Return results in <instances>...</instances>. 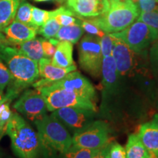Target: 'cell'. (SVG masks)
<instances>
[{"label": "cell", "mask_w": 158, "mask_h": 158, "mask_svg": "<svg viewBox=\"0 0 158 158\" xmlns=\"http://www.w3.org/2000/svg\"><path fill=\"white\" fill-rule=\"evenodd\" d=\"M114 37L110 34H105L102 37H100V45L101 48L102 58L111 56L114 48Z\"/></svg>", "instance_id": "29"}, {"label": "cell", "mask_w": 158, "mask_h": 158, "mask_svg": "<svg viewBox=\"0 0 158 158\" xmlns=\"http://www.w3.org/2000/svg\"><path fill=\"white\" fill-rule=\"evenodd\" d=\"M114 39L112 56L115 62L118 76L120 78L131 77L141 66L139 64V54L132 51L120 40L116 37H114Z\"/></svg>", "instance_id": "10"}, {"label": "cell", "mask_w": 158, "mask_h": 158, "mask_svg": "<svg viewBox=\"0 0 158 158\" xmlns=\"http://www.w3.org/2000/svg\"><path fill=\"white\" fill-rule=\"evenodd\" d=\"M100 149H89L78 148L72 146L70 149L64 154V158H93Z\"/></svg>", "instance_id": "27"}, {"label": "cell", "mask_w": 158, "mask_h": 158, "mask_svg": "<svg viewBox=\"0 0 158 158\" xmlns=\"http://www.w3.org/2000/svg\"><path fill=\"white\" fill-rule=\"evenodd\" d=\"M21 0H0V31L14 21Z\"/></svg>", "instance_id": "20"}, {"label": "cell", "mask_w": 158, "mask_h": 158, "mask_svg": "<svg viewBox=\"0 0 158 158\" xmlns=\"http://www.w3.org/2000/svg\"><path fill=\"white\" fill-rule=\"evenodd\" d=\"M81 21L80 26L81 28L84 29V31L88 33V35H94L98 37H102L103 35L106 34L103 31H102L98 26L94 24L91 20H82Z\"/></svg>", "instance_id": "30"}, {"label": "cell", "mask_w": 158, "mask_h": 158, "mask_svg": "<svg viewBox=\"0 0 158 158\" xmlns=\"http://www.w3.org/2000/svg\"><path fill=\"white\" fill-rule=\"evenodd\" d=\"M152 122V123L158 128V114H156L154 116L153 120Z\"/></svg>", "instance_id": "41"}, {"label": "cell", "mask_w": 158, "mask_h": 158, "mask_svg": "<svg viewBox=\"0 0 158 158\" xmlns=\"http://www.w3.org/2000/svg\"><path fill=\"white\" fill-rule=\"evenodd\" d=\"M38 68L40 76L42 77V78L32 84L35 88L48 86L52 83L62 79L70 72L76 70V64L67 68H59L52 64L51 59L45 57H43L39 60Z\"/></svg>", "instance_id": "13"}, {"label": "cell", "mask_w": 158, "mask_h": 158, "mask_svg": "<svg viewBox=\"0 0 158 158\" xmlns=\"http://www.w3.org/2000/svg\"><path fill=\"white\" fill-rule=\"evenodd\" d=\"M41 44H42L44 57L48 59H52L55 53V51H56V45L51 43L48 39L45 38H41Z\"/></svg>", "instance_id": "36"}, {"label": "cell", "mask_w": 158, "mask_h": 158, "mask_svg": "<svg viewBox=\"0 0 158 158\" xmlns=\"http://www.w3.org/2000/svg\"><path fill=\"white\" fill-rule=\"evenodd\" d=\"M0 59L5 62L13 78L5 94L7 101L10 102L23 89L37 81L40 77L38 62L10 45L0 50Z\"/></svg>", "instance_id": "1"}, {"label": "cell", "mask_w": 158, "mask_h": 158, "mask_svg": "<svg viewBox=\"0 0 158 158\" xmlns=\"http://www.w3.org/2000/svg\"><path fill=\"white\" fill-rule=\"evenodd\" d=\"M5 133L10 139L11 148L19 158H38L43 151L37 132L18 113L7 122Z\"/></svg>", "instance_id": "2"}, {"label": "cell", "mask_w": 158, "mask_h": 158, "mask_svg": "<svg viewBox=\"0 0 158 158\" xmlns=\"http://www.w3.org/2000/svg\"><path fill=\"white\" fill-rule=\"evenodd\" d=\"M5 101H7L6 95L4 94L3 90L0 89V106H1V105L2 104L3 102H5Z\"/></svg>", "instance_id": "39"}, {"label": "cell", "mask_w": 158, "mask_h": 158, "mask_svg": "<svg viewBox=\"0 0 158 158\" xmlns=\"http://www.w3.org/2000/svg\"><path fill=\"white\" fill-rule=\"evenodd\" d=\"M61 25L55 18H51L48 21L37 29V33L44 37L45 39L54 38L58 32Z\"/></svg>", "instance_id": "25"}, {"label": "cell", "mask_w": 158, "mask_h": 158, "mask_svg": "<svg viewBox=\"0 0 158 158\" xmlns=\"http://www.w3.org/2000/svg\"><path fill=\"white\" fill-rule=\"evenodd\" d=\"M13 108L32 122L44 117L48 111L44 98L37 89L26 90L13 104Z\"/></svg>", "instance_id": "9"}, {"label": "cell", "mask_w": 158, "mask_h": 158, "mask_svg": "<svg viewBox=\"0 0 158 158\" xmlns=\"http://www.w3.org/2000/svg\"><path fill=\"white\" fill-rule=\"evenodd\" d=\"M137 20L145 23L146 24L158 31V10L140 13Z\"/></svg>", "instance_id": "28"}, {"label": "cell", "mask_w": 158, "mask_h": 158, "mask_svg": "<svg viewBox=\"0 0 158 158\" xmlns=\"http://www.w3.org/2000/svg\"><path fill=\"white\" fill-rule=\"evenodd\" d=\"M149 158H158V156L155 155V154L151 153V156H150Z\"/></svg>", "instance_id": "43"}, {"label": "cell", "mask_w": 158, "mask_h": 158, "mask_svg": "<svg viewBox=\"0 0 158 158\" xmlns=\"http://www.w3.org/2000/svg\"><path fill=\"white\" fill-rule=\"evenodd\" d=\"M110 129L106 122L94 120L92 123L74 133L72 146L89 149H100L109 142Z\"/></svg>", "instance_id": "8"}, {"label": "cell", "mask_w": 158, "mask_h": 158, "mask_svg": "<svg viewBox=\"0 0 158 158\" xmlns=\"http://www.w3.org/2000/svg\"><path fill=\"white\" fill-rule=\"evenodd\" d=\"M34 123L43 149L64 155L72 147V136L64 124L52 114H46Z\"/></svg>", "instance_id": "4"}, {"label": "cell", "mask_w": 158, "mask_h": 158, "mask_svg": "<svg viewBox=\"0 0 158 158\" xmlns=\"http://www.w3.org/2000/svg\"><path fill=\"white\" fill-rule=\"evenodd\" d=\"M51 11L45 10L32 7L31 9V27L38 29L42 27L49 19H51Z\"/></svg>", "instance_id": "26"}, {"label": "cell", "mask_w": 158, "mask_h": 158, "mask_svg": "<svg viewBox=\"0 0 158 158\" xmlns=\"http://www.w3.org/2000/svg\"><path fill=\"white\" fill-rule=\"evenodd\" d=\"M108 158H126L125 149L116 142L110 143Z\"/></svg>", "instance_id": "32"}, {"label": "cell", "mask_w": 158, "mask_h": 158, "mask_svg": "<svg viewBox=\"0 0 158 158\" xmlns=\"http://www.w3.org/2000/svg\"><path fill=\"white\" fill-rule=\"evenodd\" d=\"M36 89L42 94L47 109L50 112L65 107L81 108L97 111L95 102L90 99L80 96L63 88L51 84Z\"/></svg>", "instance_id": "5"}, {"label": "cell", "mask_w": 158, "mask_h": 158, "mask_svg": "<svg viewBox=\"0 0 158 158\" xmlns=\"http://www.w3.org/2000/svg\"><path fill=\"white\" fill-rule=\"evenodd\" d=\"M17 48L22 54L32 60L38 62L40 59L44 57V54L41 44V38H35L16 45Z\"/></svg>", "instance_id": "21"}, {"label": "cell", "mask_w": 158, "mask_h": 158, "mask_svg": "<svg viewBox=\"0 0 158 158\" xmlns=\"http://www.w3.org/2000/svg\"><path fill=\"white\" fill-rule=\"evenodd\" d=\"M109 143H108L107 145L105 146L102 149L99 150V152L97 153V155L94 156L93 158H108V149H109Z\"/></svg>", "instance_id": "37"}, {"label": "cell", "mask_w": 158, "mask_h": 158, "mask_svg": "<svg viewBox=\"0 0 158 158\" xmlns=\"http://www.w3.org/2000/svg\"><path fill=\"white\" fill-rule=\"evenodd\" d=\"M149 60L152 71L158 73V39L152 43L150 48Z\"/></svg>", "instance_id": "34"}, {"label": "cell", "mask_w": 158, "mask_h": 158, "mask_svg": "<svg viewBox=\"0 0 158 158\" xmlns=\"http://www.w3.org/2000/svg\"><path fill=\"white\" fill-rule=\"evenodd\" d=\"M96 111L76 107L59 108L52 112V115L64 126L73 130L74 133L84 129L94 121Z\"/></svg>", "instance_id": "11"}, {"label": "cell", "mask_w": 158, "mask_h": 158, "mask_svg": "<svg viewBox=\"0 0 158 158\" xmlns=\"http://www.w3.org/2000/svg\"><path fill=\"white\" fill-rule=\"evenodd\" d=\"M138 135L148 151L158 156V128L152 122L141 124Z\"/></svg>", "instance_id": "17"}, {"label": "cell", "mask_w": 158, "mask_h": 158, "mask_svg": "<svg viewBox=\"0 0 158 158\" xmlns=\"http://www.w3.org/2000/svg\"><path fill=\"white\" fill-rule=\"evenodd\" d=\"M11 43L7 40L5 35L0 31V50H2L3 48H5L6 46H8L10 45Z\"/></svg>", "instance_id": "38"}, {"label": "cell", "mask_w": 158, "mask_h": 158, "mask_svg": "<svg viewBox=\"0 0 158 158\" xmlns=\"http://www.w3.org/2000/svg\"><path fill=\"white\" fill-rule=\"evenodd\" d=\"M155 102L156 106L158 108V81L157 84V89H156V97H155Z\"/></svg>", "instance_id": "42"}, {"label": "cell", "mask_w": 158, "mask_h": 158, "mask_svg": "<svg viewBox=\"0 0 158 158\" xmlns=\"http://www.w3.org/2000/svg\"><path fill=\"white\" fill-rule=\"evenodd\" d=\"M13 113L11 111L10 108V101H5L0 106V118H1L2 122L5 124L8 122L10 118L13 117Z\"/></svg>", "instance_id": "35"}, {"label": "cell", "mask_w": 158, "mask_h": 158, "mask_svg": "<svg viewBox=\"0 0 158 158\" xmlns=\"http://www.w3.org/2000/svg\"><path fill=\"white\" fill-rule=\"evenodd\" d=\"M131 1L135 3V4H136V2H138V0H131Z\"/></svg>", "instance_id": "45"}, {"label": "cell", "mask_w": 158, "mask_h": 158, "mask_svg": "<svg viewBox=\"0 0 158 158\" xmlns=\"http://www.w3.org/2000/svg\"><path fill=\"white\" fill-rule=\"evenodd\" d=\"M51 18H55L61 27L71 25H80L81 19L77 16L68 7H61L51 11Z\"/></svg>", "instance_id": "23"}, {"label": "cell", "mask_w": 158, "mask_h": 158, "mask_svg": "<svg viewBox=\"0 0 158 158\" xmlns=\"http://www.w3.org/2000/svg\"><path fill=\"white\" fill-rule=\"evenodd\" d=\"M107 11L91 21L107 34L121 31L135 22L140 14L138 7L131 0H108Z\"/></svg>", "instance_id": "3"}, {"label": "cell", "mask_w": 158, "mask_h": 158, "mask_svg": "<svg viewBox=\"0 0 158 158\" xmlns=\"http://www.w3.org/2000/svg\"><path fill=\"white\" fill-rule=\"evenodd\" d=\"M84 31L81 27L78 24L61 27L55 38L59 41H68L73 44H76L81 38Z\"/></svg>", "instance_id": "22"}, {"label": "cell", "mask_w": 158, "mask_h": 158, "mask_svg": "<svg viewBox=\"0 0 158 158\" xmlns=\"http://www.w3.org/2000/svg\"><path fill=\"white\" fill-rule=\"evenodd\" d=\"M12 75L5 62L0 59V89L3 90L12 82Z\"/></svg>", "instance_id": "31"}, {"label": "cell", "mask_w": 158, "mask_h": 158, "mask_svg": "<svg viewBox=\"0 0 158 158\" xmlns=\"http://www.w3.org/2000/svg\"><path fill=\"white\" fill-rule=\"evenodd\" d=\"M5 131V125L2 122L1 118H0V135L2 136L3 133Z\"/></svg>", "instance_id": "40"}, {"label": "cell", "mask_w": 158, "mask_h": 158, "mask_svg": "<svg viewBox=\"0 0 158 158\" xmlns=\"http://www.w3.org/2000/svg\"><path fill=\"white\" fill-rule=\"evenodd\" d=\"M35 2H48V1H52V0H34Z\"/></svg>", "instance_id": "44"}, {"label": "cell", "mask_w": 158, "mask_h": 158, "mask_svg": "<svg viewBox=\"0 0 158 158\" xmlns=\"http://www.w3.org/2000/svg\"><path fill=\"white\" fill-rule=\"evenodd\" d=\"M126 158H149L151 152L144 147L138 134H130L125 146Z\"/></svg>", "instance_id": "19"}, {"label": "cell", "mask_w": 158, "mask_h": 158, "mask_svg": "<svg viewBox=\"0 0 158 158\" xmlns=\"http://www.w3.org/2000/svg\"><path fill=\"white\" fill-rule=\"evenodd\" d=\"M135 5L140 13L158 10V0H138Z\"/></svg>", "instance_id": "33"}, {"label": "cell", "mask_w": 158, "mask_h": 158, "mask_svg": "<svg viewBox=\"0 0 158 158\" xmlns=\"http://www.w3.org/2000/svg\"><path fill=\"white\" fill-rule=\"evenodd\" d=\"M78 62L85 72L94 78H100L102 63L100 37L91 35L82 37L78 46Z\"/></svg>", "instance_id": "7"}, {"label": "cell", "mask_w": 158, "mask_h": 158, "mask_svg": "<svg viewBox=\"0 0 158 158\" xmlns=\"http://www.w3.org/2000/svg\"><path fill=\"white\" fill-rule=\"evenodd\" d=\"M1 31L11 44L19 45L35 38L37 29L14 20Z\"/></svg>", "instance_id": "16"}, {"label": "cell", "mask_w": 158, "mask_h": 158, "mask_svg": "<svg viewBox=\"0 0 158 158\" xmlns=\"http://www.w3.org/2000/svg\"><path fill=\"white\" fill-rule=\"evenodd\" d=\"M51 84L90 99L94 102H96L97 93L93 85L87 78L76 70L70 72L62 79Z\"/></svg>", "instance_id": "12"}, {"label": "cell", "mask_w": 158, "mask_h": 158, "mask_svg": "<svg viewBox=\"0 0 158 158\" xmlns=\"http://www.w3.org/2000/svg\"><path fill=\"white\" fill-rule=\"evenodd\" d=\"M68 7L79 18L97 17L109 7L108 0H67Z\"/></svg>", "instance_id": "14"}, {"label": "cell", "mask_w": 158, "mask_h": 158, "mask_svg": "<svg viewBox=\"0 0 158 158\" xmlns=\"http://www.w3.org/2000/svg\"><path fill=\"white\" fill-rule=\"evenodd\" d=\"M125 43L138 54L146 55L147 48L158 39V31L142 21H137L116 33L110 34Z\"/></svg>", "instance_id": "6"}, {"label": "cell", "mask_w": 158, "mask_h": 158, "mask_svg": "<svg viewBox=\"0 0 158 158\" xmlns=\"http://www.w3.org/2000/svg\"><path fill=\"white\" fill-rule=\"evenodd\" d=\"M73 50V43L68 41H59L54 56L51 59L52 64L62 68H67L74 65Z\"/></svg>", "instance_id": "18"}, {"label": "cell", "mask_w": 158, "mask_h": 158, "mask_svg": "<svg viewBox=\"0 0 158 158\" xmlns=\"http://www.w3.org/2000/svg\"><path fill=\"white\" fill-rule=\"evenodd\" d=\"M1 137H2V136H1V135H0V139H1Z\"/></svg>", "instance_id": "46"}, {"label": "cell", "mask_w": 158, "mask_h": 158, "mask_svg": "<svg viewBox=\"0 0 158 158\" xmlns=\"http://www.w3.org/2000/svg\"><path fill=\"white\" fill-rule=\"evenodd\" d=\"M33 6L26 0H21L18 7L15 21H19L31 27V9Z\"/></svg>", "instance_id": "24"}, {"label": "cell", "mask_w": 158, "mask_h": 158, "mask_svg": "<svg viewBox=\"0 0 158 158\" xmlns=\"http://www.w3.org/2000/svg\"><path fill=\"white\" fill-rule=\"evenodd\" d=\"M101 76L103 97L108 100L118 92L120 84V77L117 73L116 64L112 55L102 58Z\"/></svg>", "instance_id": "15"}]
</instances>
